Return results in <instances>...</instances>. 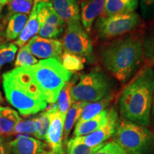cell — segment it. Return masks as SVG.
Here are the masks:
<instances>
[{"instance_id": "cell-22", "label": "cell", "mask_w": 154, "mask_h": 154, "mask_svg": "<svg viewBox=\"0 0 154 154\" xmlns=\"http://www.w3.org/2000/svg\"><path fill=\"white\" fill-rule=\"evenodd\" d=\"M87 103V102L76 101L73 103L69 111H67L66 116H65L64 127H63V141L66 142L71 131L72 130L75 124L78 122L82 115L83 109Z\"/></svg>"}, {"instance_id": "cell-25", "label": "cell", "mask_w": 154, "mask_h": 154, "mask_svg": "<svg viewBox=\"0 0 154 154\" xmlns=\"http://www.w3.org/2000/svg\"><path fill=\"white\" fill-rule=\"evenodd\" d=\"M85 59L79 56L64 51L61 57V63L66 70L70 73L78 72L84 69Z\"/></svg>"}, {"instance_id": "cell-12", "label": "cell", "mask_w": 154, "mask_h": 154, "mask_svg": "<svg viewBox=\"0 0 154 154\" xmlns=\"http://www.w3.org/2000/svg\"><path fill=\"white\" fill-rule=\"evenodd\" d=\"M106 0H83L80 5L82 26L87 34L91 32L96 19L103 13Z\"/></svg>"}, {"instance_id": "cell-10", "label": "cell", "mask_w": 154, "mask_h": 154, "mask_svg": "<svg viewBox=\"0 0 154 154\" xmlns=\"http://www.w3.org/2000/svg\"><path fill=\"white\" fill-rule=\"evenodd\" d=\"M26 45L32 54L38 59L43 60L56 59L61 61L63 54V44L59 40L35 36L31 38Z\"/></svg>"}, {"instance_id": "cell-7", "label": "cell", "mask_w": 154, "mask_h": 154, "mask_svg": "<svg viewBox=\"0 0 154 154\" xmlns=\"http://www.w3.org/2000/svg\"><path fill=\"white\" fill-rule=\"evenodd\" d=\"M141 24V17L136 11L109 17L100 15L94 22V32L98 39L106 42L134 32Z\"/></svg>"}, {"instance_id": "cell-28", "label": "cell", "mask_w": 154, "mask_h": 154, "mask_svg": "<svg viewBox=\"0 0 154 154\" xmlns=\"http://www.w3.org/2000/svg\"><path fill=\"white\" fill-rule=\"evenodd\" d=\"M38 62V59L32 54L27 45H24L19 49L16 61H15L14 66L15 68L29 67L36 64Z\"/></svg>"}, {"instance_id": "cell-38", "label": "cell", "mask_w": 154, "mask_h": 154, "mask_svg": "<svg viewBox=\"0 0 154 154\" xmlns=\"http://www.w3.org/2000/svg\"><path fill=\"white\" fill-rule=\"evenodd\" d=\"M39 154H56V153H54V152H52L51 151H47V150H44V151H42Z\"/></svg>"}, {"instance_id": "cell-15", "label": "cell", "mask_w": 154, "mask_h": 154, "mask_svg": "<svg viewBox=\"0 0 154 154\" xmlns=\"http://www.w3.org/2000/svg\"><path fill=\"white\" fill-rule=\"evenodd\" d=\"M36 13L40 26H49L64 29L65 23L53 8L51 2H40L36 5Z\"/></svg>"}, {"instance_id": "cell-36", "label": "cell", "mask_w": 154, "mask_h": 154, "mask_svg": "<svg viewBox=\"0 0 154 154\" xmlns=\"http://www.w3.org/2000/svg\"><path fill=\"white\" fill-rule=\"evenodd\" d=\"M151 119L152 120V123H153V124L154 125V92H153V101H152Z\"/></svg>"}, {"instance_id": "cell-17", "label": "cell", "mask_w": 154, "mask_h": 154, "mask_svg": "<svg viewBox=\"0 0 154 154\" xmlns=\"http://www.w3.org/2000/svg\"><path fill=\"white\" fill-rule=\"evenodd\" d=\"M139 0H106L101 16L109 17L116 14H130L136 11Z\"/></svg>"}, {"instance_id": "cell-39", "label": "cell", "mask_w": 154, "mask_h": 154, "mask_svg": "<svg viewBox=\"0 0 154 154\" xmlns=\"http://www.w3.org/2000/svg\"><path fill=\"white\" fill-rule=\"evenodd\" d=\"M9 1V0H0V5L2 6H5V5H7V2Z\"/></svg>"}, {"instance_id": "cell-33", "label": "cell", "mask_w": 154, "mask_h": 154, "mask_svg": "<svg viewBox=\"0 0 154 154\" xmlns=\"http://www.w3.org/2000/svg\"><path fill=\"white\" fill-rule=\"evenodd\" d=\"M141 17L144 19L154 18V0H139Z\"/></svg>"}, {"instance_id": "cell-40", "label": "cell", "mask_w": 154, "mask_h": 154, "mask_svg": "<svg viewBox=\"0 0 154 154\" xmlns=\"http://www.w3.org/2000/svg\"><path fill=\"white\" fill-rule=\"evenodd\" d=\"M2 102H3V98H2V96L1 91H0V106H1V104L2 103Z\"/></svg>"}, {"instance_id": "cell-37", "label": "cell", "mask_w": 154, "mask_h": 154, "mask_svg": "<svg viewBox=\"0 0 154 154\" xmlns=\"http://www.w3.org/2000/svg\"><path fill=\"white\" fill-rule=\"evenodd\" d=\"M2 7L3 6H2L1 5H0V34H2V16H1V13H2Z\"/></svg>"}, {"instance_id": "cell-13", "label": "cell", "mask_w": 154, "mask_h": 154, "mask_svg": "<svg viewBox=\"0 0 154 154\" xmlns=\"http://www.w3.org/2000/svg\"><path fill=\"white\" fill-rule=\"evenodd\" d=\"M9 143L10 154H39L47 144L26 135H17Z\"/></svg>"}, {"instance_id": "cell-32", "label": "cell", "mask_w": 154, "mask_h": 154, "mask_svg": "<svg viewBox=\"0 0 154 154\" xmlns=\"http://www.w3.org/2000/svg\"><path fill=\"white\" fill-rule=\"evenodd\" d=\"M94 154H129L121 148L115 140L105 143V145Z\"/></svg>"}, {"instance_id": "cell-1", "label": "cell", "mask_w": 154, "mask_h": 154, "mask_svg": "<svg viewBox=\"0 0 154 154\" xmlns=\"http://www.w3.org/2000/svg\"><path fill=\"white\" fill-rule=\"evenodd\" d=\"M99 54L103 68L125 84L139 72L143 63V40L136 34H126L103 44Z\"/></svg>"}, {"instance_id": "cell-34", "label": "cell", "mask_w": 154, "mask_h": 154, "mask_svg": "<svg viewBox=\"0 0 154 154\" xmlns=\"http://www.w3.org/2000/svg\"><path fill=\"white\" fill-rule=\"evenodd\" d=\"M64 29H61L55 27V26H40L39 31H38V36L42 38H57L61 35Z\"/></svg>"}, {"instance_id": "cell-3", "label": "cell", "mask_w": 154, "mask_h": 154, "mask_svg": "<svg viewBox=\"0 0 154 154\" xmlns=\"http://www.w3.org/2000/svg\"><path fill=\"white\" fill-rule=\"evenodd\" d=\"M2 86L7 100L23 116L36 114L47 106L30 67H18L5 73Z\"/></svg>"}, {"instance_id": "cell-20", "label": "cell", "mask_w": 154, "mask_h": 154, "mask_svg": "<svg viewBox=\"0 0 154 154\" xmlns=\"http://www.w3.org/2000/svg\"><path fill=\"white\" fill-rule=\"evenodd\" d=\"M27 14H15L6 23L7 27L5 32V38L7 42H11L19 37L27 22Z\"/></svg>"}, {"instance_id": "cell-41", "label": "cell", "mask_w": 154, "mask_h": 154, "mask_svg": "<svg viewBox=\"0 0 154 154\" xmlns=\"http://www.w3.org/2000/svg\"><path fill=\"white\" fill-rule=\"evenodd\" d=\"M4 41H5V40H4V38L2 36V34H0V43H2V42H4Z\"/></svg>"}, {"instance_id": "cell-24", "label": "cell", "mask_w": 154, "mask_h": 154, "mask_svg": "<svg viewBox=\"0 0 154 154\" xmlns=\"http://www.w3.org/2000/svg\"><path fill=\"white\" fill-rule=\"evenodd\" d=\"M78 79L79 77L77 75L71 79L70 81H69L65 84L58 96L57 100V103L56 105H57L58 110L63 114H66L67 111L74 103L71 96V89L72 86L76 84Z\"/></svg>"}, {"instance_id": "cell-4", "label": "cell", "mask_w": 154, "mask_h": 154, "mask_svg": "<svg viewBox=\"0 0 154 154\" xmlns=\"http://www.w3.org/2000/svg\"><path fill=\"white\" fill-rule=\"evenodd\" d=\"M29 67L47 103L54 104L61 90L72 79V73L56 59H44Z\"/></svg>"}, {"instance_id": "cell-9", "label": "cell", "mask_w": 154, "mask_h": 154, "mask_svg": "<svg viewBox=\"0 0 154 154\" xmlns=\"http://www.w3.org/2000/svg\"><path fill=\"white\" fill-rule=\"evenodd\" d=\"M47 111L49 116L50 124L46 142H47V146L54 153L63 154V134L66 114H63L58 110L55 103L52 107L47 109Z\"/></svg>"}, {"instance_id": "cell-16", "label": "cell", "mask_w": 154, "mask_h": 154, "mask_svg": "<svg viewBox=\"0 0 154 154\" xmlns=\"http://www.w3.org/2000/svg\"><path fill=\"white\" fill-rule=\"evenodd\" d=\"M110 111L111 108H107L93 118L83 122L76 123L73 134V137L86 136L98 129L108 121L110 115Z\"/></svg>"}, {"instance_id": "cell-2", "label": "cell", "mask_w": 154, "mask_h": 154, "mask_svg": "<svg viewBox=\"0 0 154 154\" xmlns=\"http://www.w3.org/2000/svg\"><path fill=\"white\" fill-rule=\"evenodd\" d=\"M154 92V69L143 67L126 86L119 100V111L126 120L149 126Z\"/></svg>"}, {"instance_id": "cell-35", "label": "cell", "mask_w": 154, "mask_h": 154, "mask_svg": "<svg viewBox=\"0 0 154 154\" xmlns=\"http://www.w3.org/2000/svg\"><path fill=\"white\" fill-rule=\"evenodd\" d=\"M0 154H10L9 143H7L2 138H0Z\"/></svg>"}, {"instance_id": "cell-14", "label": "cell", "mask_w": 154, "mask_h": 154, "mask_svg": "<svg viewBox=\"0 0 154 154\" xmlns=\"http://www.w3.org/2000/svg\"><path fill=\"white\" fill-rule=\"evenodd\" d=\"M53 8L66 24L81 21L80 6L77 0H51Z\"/></svg>"}, {"instance_id": "cell-5", "label": "cell", "mask_w": 154, "mask_h": 154, "mask_svg": "<svg viewBox=\"0 0 154 154\" xmlns=\"http://www.w3.org/2000/svg\"><path fill=\"white\" fill-rule=\"evenodd\" d=\"M112 79L100 67H95L81 75L71 89L74 102L91 103L112 94Z\"/></svg>"}, {"instance_id": "cell-31", "label": "cell", "mask_w": 154, "mask_h": 154, "mask_svg": "<svg viewBox=\"0 0 154 154\" xmlns=\"http://www.w3.org/2000/svg\"><path fill=\"white\" fill-rule=\"evenodd\" d=\"M36 121L35 118L27 120H21L16 125L14 130L9 134V136H14V135H33L35 136L36 131Z\"/></svg>"}, {"instance_id": "cell-21", "label": "cell", "mask_w": 154, "mask_h": 154, "mask_svg": "<svg viewBox=\"0 0 154 154\" xmlns=\"http://www.w3.org/2000/svg\"><path fill=\"white\" fill-rule=\"evenodd\" d=\"M113 98H114V94L112 93L99 101L88 103L83 109L82 115L77 123L87 121L105 110L112 102Z\"/></svg>"}, {"instance_id": "cell-29", "label": "cell", "mask_w": 154, "mask_h": 154, "mask_svg": "<svg viewBox=\"0 0 154 154\" xmlns=\"http://www.w3.org/2000/svg\"><path fill=\"white\" fill-rule=\"evenodd\" d=\"M36 121V131L35 137L38 140H45L47 139L48 130H49L50 120L48 111H45L35 117Z\"/></svg>"}, {"instance_id": "cell-26", "label": "cell", "mask_w": 154, "mask_h": 154, "mask_svg": "<svg viewBox=\"0 0 154 154\" xmlns=\"http://www.w3.org/2000/svg\"><path fill=\"white\" fill-rule=\"evenodd\" d=\"M105 145V143L89 147L85 144L76 141L74 138H71L67 142V153L68 154H94Z\"/></svg>"}, {"instance_id": "cell-19", "label": "cell", "mask_w": 154, "mask_h": 154, "mask_svg": "<svg viewBox=\"0 0 154 154\" xmlns=\"http://www.w3.org/2000/svg\"><path fill=\"white\" fill-rule=\"evenodd\" d=\"M21 120L22 119L14 109L7 106H0V138L9 136Z\"/></svg>"}, {"instance_id": "cell-27", "label": "cell", "mask_w": 154, "mask_h": 154, "mask_svg": "<svg viewBox=\"0 0 154 154\" xmlns=\"http://www.w3.org/2000/svg\"><path fill=\"white\" fill-rule=\"evenodd\" d=\"M17 49L18 48L14 43L5 41L0 43V69L4 65L12 62Z\"/></svg>"}, {"instance_id": "cell-18", "label": "cell", "mask_w": 154, "mask_h": 154, "mask_svg": "<svg viewBox=\"0 0 154 154\" xmlns=\"http://www.w3.org/2000/svg\"><path fill=\"white\" fill-rule=\"evenodd\" d=\"M38 3L34 2L33 7L30 12L29 17L27 22L25 25L24 28L23 29L22 32H21L20 35L14 43L18 47H22L24 46V44L28 41H29L32 38L35 36L38 33L40 25L38 22L36 13V5Z\"/></svg>"}, {"instance_id": "cell-30", "label": "cell", "mask_w": 154, "mask_h": 154, "mask_svg": "<svg viewBox=\"0 0 154 154\" xmlns=\"http://www.w3.org/2000/svg\"><path fill=\"white\" fill-rule=\"evenodd\" d=\"M143 59L149 66L154 67V31L143 38Z\"/></svg>"}, {"instance_id": "cell-11", "label": "cell", "mask_w": 154, "mask_h": 154, "mask_svg": "<svg viewBox=\"0 0 154 154\" xmlns=\"http://www.w3.org/2000/svg\"><path fill=\"white\" fill-rule=\"evenodd\" d=\"M118 120L119 115L115 107H111L109 119L104 124L91 134L84 136L73 137V138H74L76 141L85 144L89 147L103 143V142L114 135Z\"/></svg>"}, {"instance_id": "cell-8", "label": "cell", "mask_w": 154, "mask_h": 154, "mask_svg": "<svg viewBox=\"0 0 154 154\" xmlns=\"http://www.w3.org/2000/svg\"><path fill=\"white\" fill-rule=\"evenodd\" d=\"M63 38L64 51L84 58L89 63L94 61L92 42L80 22L66 24Z\"/></svg>"}, {"instance_id": "cell-23", "label": "cell", "mask_w": 154, "mask_h": 154, "mask_svg": "<svg viewBox=\"0 0 154 154\" xmlns=\"http://www.w3.org/2000/svg\"><path fill=\"white\" fill-rule=\"evenodd\" d=\"M8 12L2 21V29L11 16L15 14H29L32 11L34 5V0H9L7 2Z\"/></svg>"}, {"instance_id": "cell-6", "label": "cell", "mask_w": 154, "mask_h": 154, "mask_svg": "<svg viewBox=\"0 0 154 154\" xmlns=\"http://www.w3.org/2000/svg\"><path fill=\"white\" fill-rule=\"evenodd\" d=\"M115 141L129 154H144L153 143L154 137L145 126L119 118L114 133Z\"/></svg>"}]
</instances>
